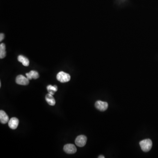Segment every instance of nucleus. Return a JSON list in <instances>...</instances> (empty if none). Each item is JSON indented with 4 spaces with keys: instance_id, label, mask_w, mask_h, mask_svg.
I'll return each mask as SVG.
<instances>
[{
    "instance_id": "1",
    "label": "nucleus",
    "mask_w": 158,
    "mask_h": 158,
    "mask_svg": "<svg viewBox=\"0 0 158 158\" xmlns=\"http://www.w3.org/2000/svg\"><path fill=\"white\" fill-rule=\"evenodd\" d=\"M141 150L144 152H148L151 150L152 146V141L149 139L143 140L140 142Z\"/></svg>"
},
{
    "instance_id": "2",
    "label": "nucleus",
    "mask_w": 158,
    "mask_h": 158,
    "mask_svg": "<svg viewBox=\"0 0 158 158\" xmlns=\"http://www.w3.org/2000/svg\"><path fill=\"white\" fill-rule=\"evenodd\" d=\"M70 76L69 74L65 73L63 71L60 72L57 75V79L59 82L61 83H66L70 80Z\"/></svg>"
},
{
    "instance_id": "3",
    "label": "nucleus",
    "mask_w": 158,
    "mask_h": 158,
    "mask_svg": "<svg viewBox=\"0 0 158 158\" xmlns=\"http://www.w3.org/2000/svg\"><path fill=\"white\" fill-rule=\"evenodd\" d=\"M87 141V138L85 136L83 135H79L76 139V145L77 146L82 147L85 146Z\"/></svg>"
},
{
    "instance_id": "4",
    "label": "nucleus",
    "mask_w": 158,
    "mask_h": 158,
    "mask_svg": "<svg viewBox=\"0 0 158 158\" xmlns=\"http://www.w3.org/2000/svg\"><path fill=\"white\" fill-rule=\"evenodd\" d=\"M15 81L18 85H27L29 84V79L22 75H19L17 76Z\"/></svg>"
},
{
    "instance_id": "5",
    "label": "nucleus",
    "mask_w": 158,
    "mask_h": 158,
    "mask_svg": "<svg viewBox=\"0 0 158 158\" xmlns=\"http://www.w3.org/2000/svg\"><path fill=\"white\" fill-rule=\"evenodd\" d=\"M95 107L99 110L101 111H105L108 109V104L106 102L98 101L95 103Z\"/></svg>"
},
{
    "instance_id": "6",
    "label": "nucleus",
    "mask_w": 158,
    "mask_h": 158,
    "mask_svg": "<svg viewBox=\"0 0 158 158\" xmlns=\"http://www.w3.org/2000/svg\"><path fill=\"white\" fill-rule=\"evenodd\" d=\"M64 151L66 152L67 153L69 154H72L76 152V148L75 146L73 144H69L65 145L64 146Z\"/></svg>"
},
{
    "instance_id": "7",
    "label": "nucleus",
    "mask_w": 158,
    "mask_h": 158,
    "mask_svg": "<svg viewBox=\"0 0 158 158\" xmlns=\"http://www.w3.org/2000/svg\"><path fill=\"white\" fill-rule=\"evenodd\" d=\"M19 121L17 118L13 117L8 121V126L12 129H16L19 125Z\"/></svg>"
},
{
    "instance_id": "8",
    "label": "nucleus",
    "mask_w": 158,
    "mask_h": 158,
    "mask_svg": "<svg viewBox=\"0 0 158 158\" xmlns=\"http://www.w3.org/2000/svg\"><path fill=\"white\" fill-rule=\"evenodd\" d=\"M0 121L2 124H6L9 121V117L7 114L3 110L0 111Z\"/></svg>"
},
{
    "instance_id": "9",
    "label": "nucleus",
    "mask_w": 158,
    "mask_h": 158,
    "mask_svg": "<svg viewBox=\"0 0 158 158\" xmlns=\"http://www.w3.org/2000/svg\"><path fill=\"white\" fill-rule=\"evenodd\" d=\"M26 77L29 79V80H31L32 79H37L39 77L38 73L37 71H33V70L30 71L29 73H26Z\"/></svg>"
},
{
    "instance_id": "10",
    "label": "nucleus",
    "mask_w": 158,
    "mask_h": 158,
    "mask_svg": "<svg viewBox=\"0 0 158 158\" xmlns=\"http://www.w3.org/2000/svg\"><path fill=\"white\" fill-rule=\"evenodd\" d=\"M45 99H46V102L49 105L54 106L55 104V98L53 97V95L50 94H48L46 95Z\"/></svg>"
},
{
    "instance_id": "11",
    "label": "nucleus",
    "mask_w": 158,
    "mask_h": 158,
    "mask_svg": "<svg viewBox=\"0 0 158 158\" xmlns=\"http://www.w3.org/2000/svg\"><path fill=\"white\" fill-rule=\"evenodd\" d=\"M18 60L21 62L24 66L28 67L30 64V62L28 58L23 55H19L18 57Z\"/></svg>"
},
{
    "instance_id": "12",
    "label": "nucleus",
    "mask_w": 158,
    "mask_h": 158,
    "mask_svg": "<svg viewBox=\"0 0 158 158\" xmlns=\"http://www.w3.org/2000/svg\"><path fill=\"white\" fill-rule=\"evenodd\" d=\"M6 47L4 43L0 44V58H4L6 56Z\"/></svg>"
},
{
    "instance_id": "13",
    "label": "nucleus",
    "mask_w": 158,
    "mask_h": 158,
    "mask_svg": "<svg viewBox=\"0 0 158 158\" xmlns=\"http://www.w3.org/2000/svg\"><path fill=\"white\" fill-rule=\"evenodd\" d=\"M47 88L49 93L52 95H54L55 92L58 91V87L56 85L52 86L49 85L47 86Z\"/></svg>"
},
{
    "instance_id": "14",
    "label": "nucleus",
    "mask_w": 158,
    "mask_h": 158,
    "mask_svg": "<svg viewBox=\"0 0 158 158\" xmlns=\"http://www.w3.org/2000/svg\"><path fill=\"white\" fill-rule=\"evenodd\" d=\"M5 38V35L3 33H1L0 34V42L3 41Z\"/></svg>"
},
{
    "instance_id": "15",
    "label": "nucleus",
    "mask_w": 158,
    "mask_h": 158,
    "mask_svg": "<svg viewBox=\"0 0 158 158\" xmlns=\"http://www.w3.org/2000/svg\"><path fill=\"white\" fill-rule=\"evenodd\" d=\"M98 158H105V156H103V155H100L99 156Z\"/></svg>"
}]
</instances>
